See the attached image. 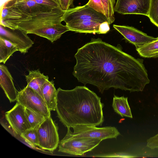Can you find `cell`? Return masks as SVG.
<instances>
[{
  "label": "cell",
  "mask_w": 158,
  "mask_h": 158,
  "mask_svg": "<svg viewBox=\"0 0 158 158\" xmlns=\"http://www.w3.org/2000/svg\"><path fill=\"white\" fill-rule=\"evenodd\" d=\"M11 0L14 4L21 11L31 17L40 13L51 12L58 8L38 4L31 0Z\"/></svg>",
  "instance_id": "cell-16"
},
{
  "label": "cell",
  "mask_w": 158,
  "mask_h": 158,
  "mask_svg": "<svg viewBox=\"0 0 158 158\" xmlns=\"http://www.w3.org/2000/svg\"><path fill=\"white\" fill-rule=\"evenodd\" d=\"M86 4L90 7L105 15V10L102 0H89Z\"/></svg>",
  "instance_id": "cell-27"
},
{
  "label": "cell",
  "mask_w": 158,
  "mask_h": 158,
  "mask_svg": "<svg viewBox=\"0 0 158 158\" xmlns=\"http://www.w3.org/2000/svg\"><path fill=\"white\" fill-rule=\"evenodd\" d=\"M89 20L101 23L108 22L105 15L90 7L86 4L83 6H77L65 11L62 17V21H64L66 24Z\"/></svg>",
  "instance_id": "cell-8"
},
{
  "label": "cell",
  "mask_w": 158,
  "mask_h": 158,
  "mask_svg": "<svg viewBox=\"0 0 158 158\" xmlns=\"http://www.w3.org/2000/svg\"><path fill=\"white\" fill-rule=\"evenodd\" d=\"M146 146L152 149H158V134L147 140Z\"/></svg>",
  "instance_id": "cell-28"
},
{
  "label": "cell",
  "mask_w": 158,
  "mask_h": 158,
  "mask_svg": "<svg viewBox=\"0 0 158 158\" xmlns=\"http://www.w3.org/2000/svg\"><path fill=\"white\" fill-rule=\"evenodd\" d=\"M20 136L31 145L33 147L38 146L37 129L31 128L27 129L23 132Z\"/></svg>",
  "instance_id": "cell-25"
},
{
  "label": "cell",
  "mask_w": 158,
  "mask_h": 158,
  "mask_svg": "<svg viewBox=\"0 0 158 158\" xmlns=\"http://www.w3.org/2000/svg\"><path fill=\"white\" fill-rule=\"evenodd\" d=\"M18 51L16 46L0 36V63L5 64L15 52Z\"/></svg>",
  "instance_id": "cell-21"
},
{
  "label": "cell",
  "mask_w": 158,
  "mask_h": 158,
  "mask_svg": "<svg viewBox=\"0 0 158 158\" xmlns=\"http://www.w3.org/2000/svg\"><path fill=\"white\" fill-rule=\"evenodd\" d=\"M16 101L24 108L40 114L46 118L51 115L44 98L27 85L18 92Z\"/></svg>",
  "instance_id": "cell-6"
},
{
  "label": "cell",
  "mask_w": 158,
  "mask_h": 158,
  "mask_svg": "<svg viewBox=\"0 0 158 158\" xmlns=\"http://www.w3.org/2000/svg\"><path fill=\"white\" fill-rule=\"evenodd\" d=\"M52 0L55 2H56L57 3L60 5L59 0Z\"/></svg>",
  "instance_id": "cell-32"
},
{
  "label": "cell",
  "mask_w": 158,
  "mask_h": 158,
  "mask_svg": "<svg viewBox=\"0 0 158 158\" xmlns=\"http://www.w3.org/2000/svg\"><path fill=\"white\" fill-rule=\"evenodd\" d=\"M114 28L129 43L138 48L156 39L132 27L113 25Z\"/></svg>",
  "instance_id": "cell-13"
},
{
  "label": "cell",
  "mask_w": 158,
  "mask_h": 158,
  "mask_svg": "<svg viewBox=\"0 0 158 158\" xmlns=\"http://www.w3.org/2000/svg\"><path fill=\"white\" fill-rule=\"evenodd\" d=\"M73 74L84 85L96 86L102 93L110 88L143 91L150 80L141 59L135 58L100 38H92L78 49Z\"/></svg>",
  "instance_id": "cell-1"
},
{
  "label": "cell",
  "mask_w": 158,
  "mask_h": 158,
  "mask_svg": "<svg viewBox=\"0 0 158 158\" xmlns=\"http://www.w3.org/2000/svg\"><path fill=\"white\" fill-rule=\"evenodd\" d=\"M0 24V36L15 45L21 53L25 54L32 46L34 42L25 32L19 29L9 30Z\"/></svg>",
  "instance_id": "cell-11"
},
{
  "label": "cell",
  "mask_w": 158,
  "mask_h": 158,
  "mask_svg": "<svg viewBox=\"0 0 158 158\" xmlns=\"http://www.w3.org/2000/svg\"><path fill=\"white\" fill-rule=\"evenodd\" d=\"M127 98L124 96L119 97L114 95L112 106L114 111L122 117L132 118V115Z\"/></svg>",
  "instance_id": "cell-20"
},
{
  "label": "cell",
  "mask_w": 158,
  "mask_h": 158,
  "mask_svg": "<svg viewBox=\"0 0 158 158\" xmlns=\"http://www.w3.org/2000/svg\"><path fill=\"white\" fill-rule=\"evenodd\" d=\"M25 77L27 83V85L37 92L44 98L43 87L44 83L48 80V76L41 73L38 69L29 71L28 74Z\"/></svg>",
  "instance_id": "cell-17"
},
{
  "label": "cell",
  "mask_w": 158,
  "mask_h": 158,
  "mask_svg": "<svg viewBox=\"0 0 158 158\" xmlns=\"http://www.w3.org/2000/svg\"><path fill=\"white\" fill-rule=\"evenodd\" d=\"M73 0H59V3L61 9L63 11H66L73 7Z\"/></svg>",
  "instance_id": "cell-29"
},
{
  "label": "cell",
  "mask_w": 158,
  "mask_h": 158,
  "mask_svg": "<svg viewBox=\"0 0 158 158\" xmlns=\"http://www.w3.org/2000/svg\"><path fill=\"white\" fill-rule=\"evenodd\" d=\"M69 31L66 25L60 22L47 25L42 28L32 31L29 34L45 38L52 43L60 39L64 33Z\"/></svg>",
  "instance_id": "cell-14"
},
{
  "label": "cell",
  "mask_w": 158,
  "mask_h": 158,
  "mask_svg": "<svg viewBox=\"0 0 158 158\" xmlns=\"http://www.w3.org/2000/svg\"><path fill=\"white\" fill-rule=\"evenodd\" d=\"M151 22L158 27V0H151L148 16Z\"/></svg>",
  "instance_id": "cell-26"
},
{
  "label": "cell",
  "mask_w": 158,
  "mask_h": 158,
  "mask_svg": "<svg viewBox=\"0 0 158 158\" xmlns=\"http://www.w3.org/2000/svg\"><path fill=\"white\" fill-rule=\"evenodd\" d=\"M151 0H117L114 11L119 14L148 16Z\"/></svg>",
  "instance_id": "cell-12"
},
{
  "label": "cell",
  "mask_w": 158,
  "mask_h": 158,
  "mask_svg": "<svg viewBox=\"0 0 158 158\" xmlns=\"http://www.w3.org/2000/svg\"><path fill=\"white\" fill-rule=\"evenodd\" d=\"M102 23L93 20L84 21L70 23L65 25L70 31L76 32L99 34V27Z\"/></svg>",
  "instance_id": "cell-18"
},
{
  "label": "cell",
  "mask_w": 158,
  "mask_h": 158,
  "mask_svg": "<svg viewBox=\"0 0 158 158\" xmlns=\"http://www.w3.org/2000/svg\"><path fill=\"white\" fill-rule=\"evenodd\" d=\"M13 79L7 67L0 64V85L10 102L16 101L18 93L14 86Z\"/></svg>",
  "instance_id": "cell-15"
},
{
  "label": "cell",
  "mask_w": 158,
  "mask_h": 158,
  "mask_svg": "<svg viewBox=\"0 0 158 158\" xmlns=\"http://www.w3.org/2000/svg\"><path fill=\"white\" fill-rule=\"evenodd\" d=\"M65 136L76 139H96L102 140L109 139H116L120 135L118 129L114 127H97L85 125H78L73 127V131L68 127Z\"/></svg>",
  "instance_id": "cell-3"
},
{
  "label": "cell",
  "mask_w": 158,
  "mask_h": 158,
  "mask_svg": "<svg viewBox=\"0 0 158 158\" xmlns=\"http://www.w3.org/2000/svg\"><path fill=\"white\" fill-rule=\"evenodd\" d=\"M42 94L44 101L49 110H56L57 90L53 80H48L44 84Z\"/></svg>",
  "instance_id": "cell-19"
},
{
  "label": "cell",
  "mask_w": 158,
  "mask_h": 158,
  "mask_svg": "<svg viewBox=\"0 0 158 158\" xmlns=\"http://www.w3.org/2000/svg\"><path fill=\"white\" fill-rule=\"evenodd\" d=\"M110 23L108 21L102 23L99 27V34H105L110 30Z\"/></svg>",
  "instance_id": "cell-31"
},
{
  "label": "cell",
  "mask_w": 158,
  "mask_h": 158,
  "mask_svg": "<svg viewBox=\"0 0 158 158\" xmlns=\"http://www.w3.org/2000/svg\"><path fill=\"white\" fill-rule=\"evenodd\" d=\"M104 106L101 98L85 86L71 90L57 89V116L67 127L101 126L104 121Z\"/></svg>",
  "instance_id": "cell-2"
},
{
  "label": "cell",
  "mask_w": 158,
  "mask_h": 158,
  "mask_svg": "<svg viewBox=\"0 0 158 158\" xmlns=\"http://www.w3.org/2000/svg\"><path fill=\"white\" fill-rule=\"evenodd\" d=\"M58 129L51 116L47 118L37 129L38 146L43 149L54 151L60 142Z\"/></svg>",
  "instance_id": "cell-5"
},
{
  "label": "cell",
  "mask_w": 158,
  "mask_h": 158,
  "mask_svg": "<svg viewBox=\"0 0 158 158\" xmlns=\"http://www.w3.org/2000/svg\"><path fill=\"white\" fill-rule=\"evenodd\" d=\"M6 119L14 133L20 136L25 131L31 128L26 116L25 108L17 102L5 114Z\"/></svg>",
  "instance_id": "cell-10"
},
{
  "label": "cell",
  "mask_w": 158,
  "mask_h": 158,
  "mask_svg": "<svg viewBox=\"0 0 158 158\" xmlns=\"http://www.w3.org/2000/svg\"><path fill=\"white\" fill-rule=\"evenodd\" d=\"M102 140L96 139L64 137L60 142L58 151L70 155L81 156L98 146Z\"/></svg>",
  "instance_id": "cell-7"
},
{
  "label": "cell",
  "mask_w": 158,
  "mask_h": 158,
  "mask_svg": "<svg viewBox=\"0 0 158 158\" xmlns=\"http://www.w3.org/2000/svg\"><path fill=\"white\" fill-rule=\"evenodd\" d=\"M25 112L26 116L31 128L37 129L47 118L40 114L25 108Z\"/></svg>",
  "instance_id": "cell-23"
},
{
  "label": "cell",
  "mask_w": 158,
  "mask_h": 158,
  "mask_svg": "<svg viewBox=\"0 0 158 158\" xmlns=\"http://www.w3.org/2000/svg\"><path fill=\"white\" fill-rule=\"evenodd\" d=\"M105 12V16L110 24L113 23L115 19L114 7L115 0H102Z\"/></svg>",
  "instance_id": "cell-24"
},
{
  "label": "cell",
  "mask_w": 158,
  "mask_h": 158,
  "mask_svg": "<svg viewBox=\"0 0 158 158\" xmlns=\"http://www.w3.org/2000/svg\"><path fill=\"white\" fill-rule=\"evenodd\" d=\"M140 56L147 58H158V37L155 40L136 48Z\"/></svg>",
  "instance_id": "cell-22"
},
{
  "label": "cell",
  "mask_w": 158,
  "mask_h": 158,
  "mask_svg": "<svg viewBox=\"0 0 158 158\" xmlns=\"http://www.w3.org/2000/svg\"><path fill=\"white\" fill-rule=\"evenodd\" d=\"M31 19L30 15L21 11L11 0L5 2L1 10L0 24L13 30L19 23Z\"/></svg>",
  "instance_id": "cell-9"
},
{
  "label": "cell",
  "mask_w": 158,
  "mask_h": 158,
  "mask_svg": "<svg viewBox=\"0 0 158 158\" xmlns=\"http://www.w3.org/2000/svg\"><path fill=\"white\" fill-rule=\"evenodd\" d=\"M35 2L43 5H46L54 7H60V5L52 0H31Z\"/></svg>",
  "instance_id": "cell-30"
},
{
  "label": "cell",
  "mask_w": 158,
  "mask_h": 158,
  "mask_svg": "<svg viewBox=\"0 0 158 158\" xmlns=\"http://www.w3.org/2000/svg\"><path fill=\"white\" fill-rule=\"evenodd\" d=\"M64 12L60 7L50 12L39 14L31 17V19L22 21L16 25L14 30L19 29L29 34L32 31L42 28L48 24L61 22Z\"/></svg>",
  "instance_id": "cell-4"
}]
</instances>
